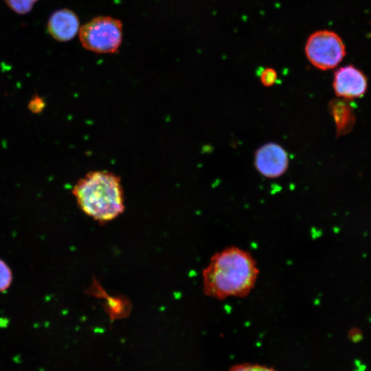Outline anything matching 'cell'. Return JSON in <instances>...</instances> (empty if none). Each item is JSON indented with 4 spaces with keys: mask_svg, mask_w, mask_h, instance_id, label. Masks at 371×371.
Returning a JSON list of instances; mask_svg holds the SVG:
<instances>
[{
    "mask_svg": "<svg viewBox=\"0 0 371 371\" xmlns=\"http://www.w3.org/2000/svg\"><path fill=\"white\" fill-rule=\"evenodd\" d=\"M259 274L257 264L247 251L229 247L216 253L204 269V293L218 300L247 296L255 286Z\"/></svg>",
    "mask_w": 371,
    "mask_h": 371,
    "instance_id": "1",
    "label": "cell"
},
{
    "mask_svg": "<svg viewBox=\"0 0 371 371\" xmlns=\"http://www.w3.org/2000/svg\"><path fill=\"white\" fill-rule=\"evenodd\" d=\"M72 193L80 209L100 223L114 220L125 209L121 180L111 172H88L76 182Z\"/></svg>",
    "mask_w": 371,
    "mask_h": 371,
    "instance_id": "2",
    "label": "cell"
},
{
    "mask_svg": "<svg viewBox=\"0 0 371 371\" xmlns=\"http://www.w3.org/2000/svg\"><path fill=\"white\" fill-rule=\"evenodd\" d=\"M78 34L85 49L98 54H113L122 42V23L109 16H97L82 25Z\"/></svg>",
    "mask_w": 371,
    "mask_h": 371,
    "instance_id": "3",
    "label": "cell"
},
{
    "mask_svg": "<svg viewBox=\"0 0 371 371\" xmlns=\"http://www.w3.org/2000/svg\"><path fill=\"white\" fill-rule=\"evenodd\" d=\"M305 54L308 61L321 70L337 67L346 54V46L341 38L335 32L318 30L308 38Z\"/></svg>",
    "mask_w": 371,
    "mask_h": 371,
    "instance_id": "4",
    "label": "cell"
},
{
    "mask_svg": "<svg viewBox=\"0 0 371 371\" xmlns=\"http://www.w3.org/2000/svg\"><path fill=\"white\" fill-rule=\"evenodd\" d=\"M368 87L366 76L354 65L339 67L334 73L333 88L337 98L347 100L361 98Z\"/></svg>",
    "mask_w": 371,
    "mask_h": 371,
    "instance_id": "5",
    "label": "cell"
},
{
    "mask_svg": "<svg viewBox=\"0 0 371 371\" xmlns=\"http://www.w3.org/2000/svg\"><path fill=\"white\" fill-rule=\"evenodd\" d=\"M289 157L280 144L269 142L257 149L254 155V165L262 176L274 179L282 176L289 167Z\"/></svg>",
    "mask_w": 371,
    "mask_h": 371,
    "instance_id": "6",
    "label": "cell"
},
{
    "mask_svg": "<svg viewBox=\"0 0 371 371\" xmlns=\"http://www.w3.org/2000/svg\"><path fill=\"white\" fill-rule=\"evenodd\" d=\"M77 14L67 8L55 11L47 22V31L53 38L65 42L74 38L80 30Z\"/></svg>",
    "mask_w": 371,
    "mask_h": 371,
    "instance_id": "7",
    "label": "cell"
},
{
    "mask_svg": "<svg viewBox=\"0 0 371 371\" xmlns=\"http://www.w3.org/2000/svg\"><path fill=\"white\" fill-rule=\"evenodd\" d=\"M328 110L335 124L337 137L350 133L355 124L356 117L349 100L339 98L333 100L328 104Z\"/></svg>",
    "mask_w": 371,
    "mask_h": 371,
    "instance_id": "8",
    "label": "cell"
},
{
    "mask_svg": "<svg viewBox=\"0 0 371 371\" xmlns=\"http://www.w3.org/2000/svg\"><path fill=\"white\" fill-rule=\"evenodd\" d=\"M7 5L19 14L30 12L38 0H4Z\"/></svg>",
    "mask_w": 371,
    "mask_h": 371,
    "instance_id": "9",
    "label": "cell"
},
{
    "mask_svg": "<svg viewBox=\"0 0 371 371\" xmlns=\"http://www.w3.org/2000/svg\"><path fill=\"white\" fill-rule=\"evenodd\" d=\"M12 281V273L8 265L0 259V292L6 291Z\"/></svg>",
    "mask_w": 371,
    "mask_h": 371,
    "instance_id": "10",
    "label": "cell"
},
{
    "mask_svg": "<svg viewBox=\"0 0 371 371\" xmlns=\"http://www.w3.org/2000/svg\"><path fill=\"white\" fill-rule=\"evenodd\" d=\"M260 79L264 86L271 87L277 82L278 74L275 69L267 67L262 70Z\"/></svg>",
    "mask_w": 371,
    "mask_h": 371,
    "instance_id": "11",
    "label": "cell"
},
{
    "mask_svg": "<svg viewBox=\"0 0 371 371\" xmlns=\"http://www.w3.org/2000/svg\"><path fill=\"white\" fill-rule=\"evenodd\" d=\"M229 371H277L273 368H268L263 366L243 363L236 365L229 369Z\"/></svg>",
    "mask_w": 371,
    "mask_h": 371,
    "instance_id": "12",
    "label": "cell"
},
{
    "mask_svg": "<svg viewBox=\"0 0 371 371\" xmlns=\"http://www.w3.org/2000/svg\"><path fill=\"white\" fill-rule=\"evenodd\" d=\"M45 106L43 100L38 97H35L30 102V109L35 113L40 111Z\"/></svg>",
    "mask_w": 371,
    "mask_h": 371,
    "instance_id": "13",
    "label": "cell"
}]
</instances>
